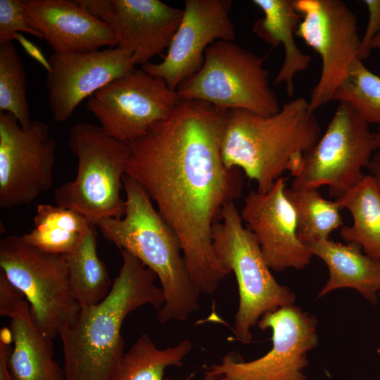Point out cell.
<instances>
[{"mask_svg":"<svg viewBox=\"0 0 380 380\" xmlns=\"http://www.w3.org/2000/svg\"><path fill=\"white\" fill-rule=\"evenodd\" d=\"M227 113L205 102L180 99L167 118L128 142L125 175L155 201L179 239L193 284L208 295L229 274L214 252L212 228L243 185L240 169L227 168L222 158Z\"/></svg>","mask_w":380,"mask_h":380,"instance_id":"6da1fadb","label":"cell"},{"mask_svg":"<svg viewBox=\"0 0 380 380\" xmlns=\"http://www.w3.org/2000/svg\"><path fill=\"white\" fill-rule=\"evenodd\" d=\"M122 265L106 298L80 307L75 322L59 334L65 380H111L125 354L122 324L144 305L165 303L156 274L131 253L120 249Z\"/></svg>","mask_w":380,"mask_h":380,"instance_id":"7a4b0ae2","label":"cell"},{"mask_svg":"<svg viewBox=\"0 0 380 380\" xmlns=\"http://www.w3.org/2000/svg\"><path fill=\"white\" fill-rule=\"evenodd\" d=\"M320 137V127L308 101L296 98L271 115L227 110L221 137L224 165L241 169L265 194L284 171L295 177L304 153Z\"/></svg>","mask_w":380,"mask_h":380,"instance_id":"3957f363","label":"cell"},{"mask_svg":"<svg viewBox=\"0 0 380 380\" xmlns=\"http://www.w3.org/2000/svg\"><path fill=\"white\" fill-rule=\"evenodd\" d=\"M122 184L124 216L91 222L107 240L131 253L156 274L165 297L157 310L158 322L184 321L198 310L201 293L189 276L179 239L139 183L125 175Z\"/></svg>","mask_w":380,"mask_h":380,"instance_id":"277c9868","label":"cell"},{"mask_svg":"<svg viewBox=\"0 0 380 380\" xmlns=\"http://www.w3.org/2000/svg\"><path fill=\"white\" fill-rule=\"evenodd\" d=\"M212 243L222 267L234 272L239 290V307L234 317L235 339L249 343L251 329L265 314L293 305L295 294L272 276L253 234L242 224L234 202L222 210V220L212 228Z\"/></svg>","mask_w":380,"mask_h":380,"instance_id":"5b68a950","label":"cell"},{"mask_svg":"<svg viewBox=\"0 0 380 380\" xmlns=\"http://www.w3.org/2000/svg\"><path fill=\"white\" fill-rule=\"evenodd\" d=\"M68 145L77 158V173L55 190L57 205L91 222L122 217L125 201L120 189L130 154L128 142L111 137L101 126L77 123L70 129Z\"/></svg>","mask_w":380,"mask_h":380,"instance_id":"8992f818","label":"cell"},{"mask_svg":"<svg viewBox=\"0 0 380 380\" xmlns=\"http://www.w3.org/2000/svg\"><path fill=\"white\" fill-rule=\"evenodd\" d=\"M181 99L268 116L277 113L264 58L232 41H216L205 50L201 69L176 89Z\"/></svg>","mask_w":380,"mask_h":380,"instance_id":"52a82bcc","label":"cell"},{"mask_svg":"<svg viewBox=\"0 0 380 380\" xmlns=\"http://www.w3.org/2000/svg\"><path fill=\"white\" fill-rule=\"evenodd\" d=\"M0 270L23 293L36 324L51 340L77 319L80 305L70 289L66 255L8 236L0 240Z\"/></svg>","mask_w":380,"mask_h":380,"instance_id":"ba28073f","label":"cell"},{"mask_svg":"<svg viewBox=\"0 0 380 380\" xmlns=\"http://www.w3.org/2000/svg\"><path fill=\"white\" fill-rule=\"evenodd\" d=\"M378 144L367 124L348 105L338 103L324 133L303 155L291 187L327 186L330 197H341L365 175Z\"/></svg>","mask_w":380,"mask_h":380,"instance_id":"9c48e42d","label":"cell"},{"mask_svg":"<svg viewBox=\"0 0 380 380\" xmlns=\"http://www.w3.org/2000/svg\"><path fill=\"white\" fill-rule=\"evenodd\" d=\"M301 16L296 37L321 59L319 78L313 87L309 109L315 113L332 101L357 58L361 37L355 15L340 0H295Z\"/></svg>","mask_w":380,"mask_h":380,"instance_id":"30bf717a","label":"cell"},{"mask_svg":"<svg viewBox=\"0 0 380 380\" xmlns=\"http://www.w3.org/2000/svg\"><path fill=\"white\" fill-rule=\"evenodd\" d=\"M315 317L294 305L264 315L258 323L272 330V347L262 357L244 362L224 355L207 370L217 380H306L307 354L318 343Z\"/></svg>","mask_w":380,"mask_h":380,"instance_id":"8fae6325","label":"cell"},{"mask_svg":"<svg viewBox=\"0 0 380 380\" xmlns=\"http://www.w3.org/2000/svg\"><path fill=\"white\" fill-rule=\"evenodd\" d=\"M56 144L49 126L32 120L22 127L11 113L0 111V207L28 204L50 189Z\"/></svg>","mask_w":380,"mask_h":380,"instance_id":"7c38bea8","label":"cell"},{"mask_svg":"<svg viewBox=\"0 0 380 380\" xmlns=\"http://www.w3.org/2000/svg\"><path fill=\"white\" fill-rule=\"evenodd\" d=\"M180 99L163 80L134 68L95 92L86 108L108 134L130 142L167 118Z\"/></svg>","mask_w":380,"mask_h":380,"instance_id":"4fadbf2b","label":"cell"},{"mask_svg":"<svg viewBox=\"0 0 380 380\" xmlns=\"http://www.w3.org/2000/svg\"><path fill=\"white\" fill-rule=\"evenodd\" d=\"M230 0H186L179 25L163 60L147 63L141 69L163 80L176 90L196 74L206 49L216 41H232L236 32L230 18Z\"/></svg>","mask_w":380,"mask_h":380,"instance_id":"5bb4252c","label":"cell"},{"mask_svg":"<svg viewBox=\"0 0 380 380\" xmlns=\"http://www.w3.org/2000/svg\"><path fill=\"white\" fill-rule=\"evenodd\" d=\"M111 30L118 46L144 65L167 49L183 9L159 0H78Z\"/></svg>","mask_w":380,"mask_h":380,"instance_id":"9a60e30c","label":"cell"},{"mask_svg":"<svg viewBox=\"0 0 380 380\" xmlns=\"http://www.w3.org/2000/svg\"><path fill=\"white\" fill-rule=\"evenodd\" d=\"M45 85L57 122L68 120L81 101L135 68L132 56L118 46L87 53H53Z\"/></svg>","mask_w":380,"mask_h":380,"instance_id":"2e32d148","label":"cell"},{"mask_svg":"<svg viewBox=\"0 0 380 380\" xmlns=\"http://www.w3.org/2000/svg\"><path fill=\"white\" fill-rule=\"evenodd\" d=\"M285 189V179L281 177L267 193L251 190L240 213L274 271L303 270L313 256L298 236L296 212Z\"/></svg>","mask_w":380,"mask_h":380,"instance_id":"e0dca14e","label":"cell"},{"mask_svg":"<svg viewBox=\"0 0 380 380\" xmlns=\"http://www.w3.org/2000/svg\"><path fill=\"white\" fill-rule=\"evenodd\" d=\"M26 20L53 53H87L118 46L106 23L76 1L23 0Z\"/></svg>","mask_w":380,"mask_h":380,"instance_id":"ac0fdd59","label":"cell"},{"mask_svg":"<svg viewBox=\"0 0 380 380\" xmlns=\"http://www.w3.org/2000/svg\"><path fill=\"white\" fill-rule=\"evenodd\" d=\"M312 255L320 258L329 270V279L317 298L343 288L356 290L371 304L380 293V260L365 254L353 243L343 244L329 239L308 246Z\"/></svg>","mask_w":380,"mask_h":380,"instance_id":"d6986e66","label":"cell"},{"mask_svg":"<svg viewBox=\"0 0 380 380\" xmlns=\"http://www.w3.org/2000/svg\"><path fill=\"white\" fill-rule=\"evenodd\" d=\"M14 343L8 366L13 380H65L54 359L51 339L36 324L25 300L9 317Z\"/></svg>","mask_w":380,"mask_h":380,"instance_id":"ffe728a7","label":"cell"},{"mask_svg":"<svg viewBox=\"0 0 380 380\" xmlns=\"http://www.w3.org/2000/svg\"><path fill=\"white\" fill-rule=\"evenodd\" d=\"M252 3L263 13V16L255 22L253 32L273 48L279 44L284 47V61L274 84H284L288 96H292L295 75L305 70L312 59L299 49L295 41L301 20L295 7V0H253Z\"/></svg>","mask_w":380,"mask_h":380,"instance_id":"44dd1931","label":"cell"},{"mask_svg":"<svg viewBox=\"0 0 380 380\" xmlns=\"http://www.w3.org/2000/svg\"><path fill=\"white\" fill-rule=\"evenodd\" d=\"M352 215L353 224L343 226L341 238L362 248L369 257L380 260V191L370 175L335 199Z\"/></svg>","mask_w":380,"mask_h":380,"instance_id":"7402d4cb","label":"cell"},{"mask_svg":"<svg viewBox=\"0 0 380 380\" xmlns=\"http://www.w3.org/2000/svg\"><path fill=\"white\" fill-rule=\"evenodd\" d=\"M33 221L34 228L22 236L25 241L61 255L72 253L92 224L72 209L44 203L37 205Z\"/></svg>","mask_w":380,"mask_h":380,"instance_id":"603a6c76","label":"cell"},{"mask_svg":"<svg viewBox=\"0 0 380 380\" xmlns=\"http://www.w3.org/2000/svg\"><path fill=\"white\" fill-rule=\"evenodd\" d=\"M97 227L92 222L77 248L66 255L72 293L80 307L95 305L110 293L113 283L96 251Z\"/></svg>","mask_w":380,"mask_h":380,"instance_id":"cb8c5ba5","label":"cell"},{"mask_svg":"<svg viewBox=\"0 0 380 380\" xmlns=\"http://www.w3.org/2000/svg\"><path fill=\"white\" fill-rule=\"evenodd\" d=\"M184 339L175 346L158 348L149 336L141 334L125 354L111 380H164L166 368L180 367L192 350Z\"/></svg>","mask_w":380,"mask_h":380,"instance_id":"d4e9b609","label":"cell"},{"mask_svg":"<svg viewBox=\"0 0 380 380\" xmlns=\"http://www.w3.org/2000/svg\"><path fill=\"white\" fill-rule=\"evenodd\" d=\"M285 195L296 212L298 236L308 248L328 239L343 224L338 204L325 199L317 189L286 188Z\"/></svg>","mask_w":380,"mask_h":380,"instance_id":"484cf974","label":"cell"},{"mask_svg":"<svg viewBox=\"0 0 380 380\" xmlns=\"http://www.w3.org/2000/svg\"><path fill=\"white\" fill-rule=\"evenodd\" d=\"M0 111L12 114L23 128L32 122L26 72L13 42L0 44Z\"/></svg>","mask_w":380,"mask_h":380,"instance_id":"4316f807","label":"cell"},{"mask_svg":"<svg viewBox=\"0 0 380 380\" xmlns=\"http://www.w3.org/2000/svg\"><path fill=\"white\" fill-rule=\"evenodd\" d=\"M332 101L350 106L367 124L380 128V77L356 59Z\"/></svg>","mask_w":380,"mask_h":380,"instance_id":"83f0119b","label":"cell"},{"mask_svg":"<svg viewBox=\"0 0 380 380\" xmlns=\"http://www.w3.org/2000/svg\"><path fill=\"white\" fill-rule=\"evenodd\" d=\"M23 32L43 39V35L30 26L23 8V0H0V44L13 42Z\"/></svg>","mask_w":380,"mask_h":380,"instance_id":"f1b7e54d","label":"cell"},{"mask_svg":"<svg viewBox=\"0 0 380 380\" xmlns=\"http://www.w3.org/2000/svg\"><path fill=\"white\" fill-rule=\"evenodd\" d=\"M363 2L367 6L369 18L357 54V58L361 61L370 56L372 43L380 30V0H364Z\"/></svg>","mask_w":380,"mask_h":380,"instance_id":"f546056e","label":"cell"},{"mask_svg":"<svg viewBox=\"0 0 380 380\" xmlns=\"http://www.w3.org/2000/svg\"><path fill=\"white\" fill-rule=\"evenodd\" d=\"M25 300L23 293L0 270V315L10 317Z\"/></svg>","mask_w":380,"mask_h":380,"instance_id":"4dcf8cb0","label":"cell"},{"mask_svg":"<svg viewBox=\"0 0 380 380\" xmlns=\"http://www.w3.org/2000/svg\"><path fill=\"white\" fill-rule=\"evenodd\" d=\"M14 39L18 42L27 54L39 62L46 70V72H49L51 70V65L49 60L46 58L40 49L32 42H30L20 33H16Z\"/></svg>","mask_w":380,"mask_h":380,"instance_id":"1f68e13d","label":"cell"},{"mask_svg":"<svg viewBox=\"0 0 380 380\" xmlns=\"http://www.w3.org/2000/svg\"><path fill=\"white\" fill-rule=\"evenodd\" d=\"M378 147L372 155L367 166L370 175L373 177L375 184L380 191V128L374 132Z\"/></svg>","mask_w":380,"mask_h":380,"instance_id":"d6a6232c","label":"cell"},{"mask_svg":"<svg viewBox=\"0 0 380 380\" xmlns=\"http://www.w3.org/2000/svg\"><path fill=\"white\" fill-rule=\"evenodd\" d=\"M11 350L8 343L0 341V380H13L8 366Z\"/></svg>","mask_w":380,"mask_h":380,"instance_id":"836d02e7","label":"cell"},{"mask_svg":"<svg viewBox=\"0 0 380 380\" xmlns=\"http://www.w3.org/2000/svg\"><path fill=\"white\" fill-rule=\"evenodd\" d=\"M372 49L380 50V30L372 43Z\"/></svg>","mask_w":380,"mask_h":380,"instance_id":"e575fe53","label":"cell"},{"mask_svg":"<svg viewBox=\"0 0 380 380\" xmlns=\"http://www.w3.org/2000/svg\"><path fill=\"white\" fill-rule=\"evenodd\" d=\"M203 380H217V379L211 372H210L208 370H206L204 372Z\"/></svg>","mask_w":380,"mask_h":380,"instance_id":"d590c367","label":"cell"},{"mask_svg":"<svg viewBox=\"0 0 380 380\" xmlns=\"http://www.w3.org/2000/svg\"><path fill=\"white\" fill-rule=\"evenodd\" d=\"M377 352H378V353H379V355L380 356V344H379V348L377 349Z\"/></svg>","mask_w":380,"mask_h":380,"instance_id":"8d00e7d4","label":"cell"},{"mask_svg":"<svg viewBox=\"0 0 380 380\" xmlns=\"http://www.w3.org/2000/svg\"><path fill=\"white\" fill-rule=\"evenodd\" d=\"M379 298H380V293H379Z\"/></svg>","mask_w":380,"mask_h":380,"instance_id":"74e56055","label":"cell"}]
</instances>
